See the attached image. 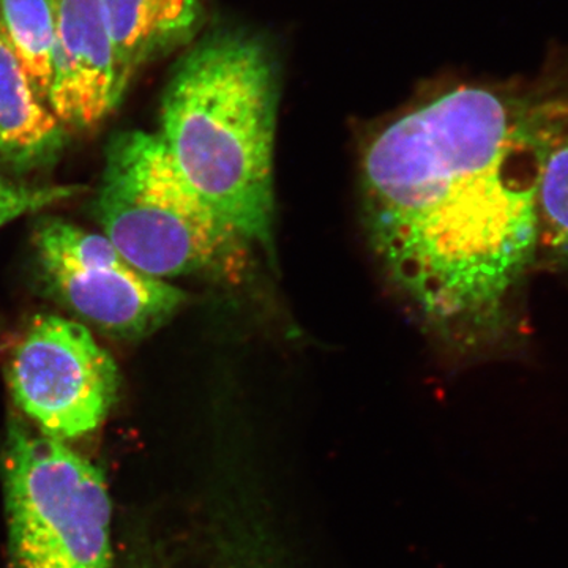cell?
Segmentation results:
<instances>
[{"label": "cell", "instance_id": "obj_4", "mask_svg": "<svg viewBox=\"0 0 568 568\" xmlns=\"http://www.w3.org/2000/svg\"><path fill=\"white\" fill-rule=\"evenodd\" d=\"M3 476L14 568H114L110 495L89 459L13 424Z\"/></svg>", "mask_w": 568, "mask_h": 568}, {"label": "cell", "instance_id": "obj_1", "mask_svg": "<svg viewBox=\"0 0 568 568\" xmlns=\"http://www.w3.org/2000/svg\"><path fill=\"white\" fill-rule=\"evenodd\" d=\"M567 123L560 89L466 85L395 119L362 152L373 253L446 345L484 349L515 331L540 244L541 159Z\"/></svg>", "mask_w": 568, "mask_h": 568}, {"label": "cell", "instance_id": "obj_13", "mask_svg": "<svg viewBox=\"0 0 568 568\" xmlns=\"http://www.w3.org/2000/svg\"><path fill=\"white\" fill-rule=\"evenodd\" d=\"M80 185H31L0 175V227L82 192Z\"/></svg>", "mask_w": 568, "mask_h": 568}, {"label": "cell", "instance_id": "obj_3", "mask_svg": "<svg viewBox=\"0 0 568 568\" xmlns=\"http://www.w3.org/2000/svg\"><path fill=\"white\" fill-rule=\"evenodd\" d=\"M95 215L103 235L142 274L244 283L254 248L179 171L160 134H114L104 153Z\"/></svg>", "mask_w": 568, "mask_h": 568}, {"label": "cell", "instance_id": "obj_12", "mask_svg": "<svg viewBox=\"0 0 568 568\" xmlns=\"http://www.w3.org/2000/svg\"><path fill=\"white\" fill-rule=\"evenodd\" d=\"M226 544L223 568H284L274 541L265 532L263 519L244 504Z\"/></svg>", "mask_w": 568, "mask_h": 568}, {"label": "cell", "instance_id": "obj_9", "mask_svg": "<svg viewBox=\"0 0 568 568\" xmlns=\"http://www.w3.org/2000/svg\"><path fill=\"white\" fill-rule=\"evenodd\" d=\"M67 142L69 130L37 95L0 28V159L17 173H29L54 163Z\"/></svg>", "mask_w": 568, "mask_h": 568}, {"label": "cell", "instance_id": "obj_2", "mask_svg": "<svg viewBox=\"0 0 568 568\" xmlns=\"http://www.w3.org/2000/svg\"><path fill=\"white\" fill-rule=\"evenodd\" d=\"M278 73L260 40L212 33L179 61L160 136L183 178L254 250L275 256Z\"/></svg>", "mask_w": 568, "mask_h": 568}, {"label": "cell", "instance_id": "obj_5", "mask_svg": "<svg viewBox=\"0 0 568 568\" xmlns=\"http://www.w3.org/2000/svg\"><path fill=\"white\" fill-rule=\"evenodd\" d=\"M3 373L14 403L43 435L78 439L106 420L118 364L80 321L36 315L10 339Z\"/></svg>", "mask_w": 568, "mask_h": 568}, {"label": "cell", "instance_id": "obj_6", "mask_svg": "<svg viewBox=\"0 0 568 568\" xmlns=\"http://www.w3.org/2000/svg\"><path fill=\"white\" fill-rule=\"evenodd\" d=\"M44 291L82 323L115 338L138 339L185 305L173 283L134 268L104 235L47 219L33 235Z\"/></svg>", "mask_w": 568, "mask_h": 568}, {"label": "cell", "instance_id": "obj_7", "mask_svg": "<svg viewBox=\"0 0 568 568\" xmlns=\"http://www.w3.org/2000/svg\"><path fill=\"white\" fill-rule=\"evenodd\" d=\"M55 6L48 106L69 132H88L114 112L126 91L100 0H55Z\"/></svg>", "mask_w": 568, "mask_h": 568}, {"label": "cell", "instance_id": "obj_10", "mask_svg": "<svg viewBox=\"0 0 568 568\" xmlns=\"http://www.w3.org/2000/svg\"><path fill=\"white\" fill-rule=\"evenodd\" d=\"M0 28L17 52L37 95L48 104L58 29L55 0H0Z\"/></svg>", "mask_w": 568, "mask_h": 568}, {"label": "cell", "instance_id": "obj_8", "mask_svg": "<svg viewBox=\"0 0 568 568\" xmlns=\"http://www.w3.org/2000/svg\"><path fill=\"white\" fill-rule=\"evenodd\" d=\"M123 88L138 71L185 47L204 21L201 0H100Z\"/></svg>", "mask_w": 568, "mask_h": 568}, {"label": "cell", "instance_id": "obj_11", "mask_svg": "<svg viewBox=\"0 0 568 568\" xmlns=\"http://www.w3.org/2000/svg\"><path fill=\"white\" fill-rule=\"evenodd\" d=\"M540 239L568 264V138H558L541 159L537 186Z\"/></svg>", "mask_w": 568, "mask_h": 568}]
</instances>
